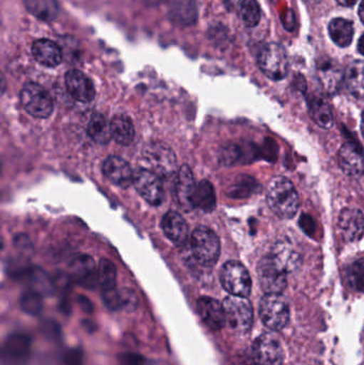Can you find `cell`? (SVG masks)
I'll list each match as a JSON object with an SVG mask.
<instances>
[{
	"instance_id": "6da1fadb",
	"label": "cell",
	"mask_w": 364,
	"mask_h": 365,
	"mask_svg": "<svg viewBox=\"0 0 364 365\" xmlns=\"http://www.w3.org/2000/svg\"><path fill=\"white\" fill-rule=\"evenodd\" d=\"M267 202L271 210L282 219H291L298 212L299 197L294 185L284 177H276L269 182Z\"/></svg>"
},
{
	"instance_id": "7a4b0ae2",
	"label": "cell",
	"mask_w": 364,
	"mask_h": 365,
	"mask_svg": "<svg viewBox=\"0 0 364 365\" xmlns=\"http://www.w3.org/2000/svg\"><path fill=\"white\" fill-rule=\"evenodd\" d=\"M192 255L200 265L212 267L220 255V240L209 227H199L190 236Z\"/></svg>"
},
{
	"instance_id": "3957f363",
	"label": "cell",
	"mask_w": 364,
	"mask_h": 365,
	"mask_svg": "<svg viewBox=\"0 0 364 365\" xmlns=\"http://www.w3.org/2000/svg\"><path fill=\"white\" fill-rule=\"evenodd\" d=\"M263 324L273 331H280L290 322V307L281 294H266L260 302Z\"/></svg>"
},
{
	"instance_id": "277c9868",
	"label": "cell",
	"mask_w": 364,
	"mask_h": 365,
	"mask_svg": "<svg viewBox=\"0 0 364 365\" xmlns=\"http://www.w3.org/2000/svg\"><path fill=\"white\" fill-rule=\"evenodd\" d=\"M258 64L265 76L271 81H281L288 75V53L278 43H269L261 49Z\"/></svg>"
},
{
	"instance_id": "5b68a950",
	"label": "cell",
	"mask_w": 364,
	"mask_h": 365,
	"mask_svg": "<svg viewBox=\"0 0 364 365\" xmlns=\"http://www.w3.org/2000/svg\"><path fill=\"white\" fill-rule=\"evenodd\" d=\"M222 304L229 327L241 334L249 331L254 322V310L249 300L246 297L230 295Z\"/></svg>"
},
{
	"instance_id": "8992f818",
	"label": "cell",
	"mask_w": 364,
	"mask_h": 365,
	"mask_svg": "<svg viewBox=\"0 0 364 365\" xmlns=\"http://www.w3.org/2000/svg\"><path fill=\"white\" fill-rule=\"evenodd\" d=\"M21 106L32 117L46 119L53 110V103L48 92L38 83H26L19 94Z\"/></svg>"
},
{
	"instance_id": "52a82bcc",
	"label": "cell",
	"mask_w": 364,
	"mask_h": 365,
	"mask_svg": "<svg viewBox=\"0 0 364 365\" xmlns=\"http://www.w3.org/2000/svg\"><path fill=\"white\" fill-rule=\"evenodd\" d=\"M220 282L231 295L248 297L251 293L249 272L239 262L230 261L224 264L220 272Z\"/></svg>"
},
{
	"instance_id": "ba28073f",
	"label": "cell",
	"mask_w": 364,
	"mask_h": 365,
	"mask_svg": "<svg viewBox=\"0 0 364 365\" xmlns=\"http://www.w3.org/2000/svg\"><path fill=\"white\" fill-rule=\"evenodd\" d=\"M31 338L24 332H13L2 345V365H27L31 354Z\"/></svg>"
},
{
	"instance_id": "9c48e42d",
	"label": "cell",
	"mask_w": 364,
	"mask_h": 365,
	"mask_svg": "<svg viewBox=\"0 0 364 365\" xmlns=\"http://www.w3.org/2000/svg\"><path fill=\"white\" fill-rule=\"evenodd\" d=\"M261 287L266 294H281L286 289V272L274 261L271 255L263 257L258 264Z\"/></svg>"
},
{
	"instance_id": "30bf717a",
	"label": "cell",
	"mask_w": 364,
	"mask_h": 365,
	"mask_svg": "<svg viewBox=\"0 0 364 365\" xmlns=\"http://www.w3.org/2000/svg\"><path fill=\"white\" fill-rule=\"evenodd\" d=\"M132 184L139 195L147 203L153 206L162 204V200H164V188H162L160 177L155 173L147 170V169H138L134 173Z\"/></svg>"
},
{
	"instance_id": "8fae6325",
	"label": "cell",
	"mask_w": 364,
	"mask_h": 365,
	"mask_svg": "<svg viewBox=\"0 0 364 365\" xmlns=\"http://www.w3.org/2000/svg\"><path fill=\"white\" fill-rule=\"evenodd\" d=\"M254 361L263 365H282L284 354L279 339L273 334H264L254 341L252 346Z\"/></svg>"
},
{
	"instance_id": "7c38bea8",
	"label": "cell",
	"mask_w": 364,
	"mask_h": 365,
	"mask_svg": "<svg viewBox=\"0 0 364 365\" xmlns=\"http://www.w3.org/2000/svg\"><path fill=\"white\" fill-rule=\"evenodd\" d=\"M340 168L350 177H361L364 173V153L360 145L354 141L344 143L338 153Z\"/></svg>"
},
{
	"instance_id": "4fadbf2b",
	"label": "cell",
	"mask_w": 364,
	"mask_h": 365,
	"mask_svg": "<svg viewBox=\"0 0 364 365\" xmlns=\"http://www.w3.org/2000/svg\"><path fill=\"white\" fill-rule=\"evenodd\" d=\"M197 311L203 323L213 331H219L227 324L224 304L214 298L207 296L199 298Z\"/></svg>"
},
{
	"instance_id": "5bb4252c",
	"label": "cell",
	"mask_w": 364,
	"mask_h": 365,
	"mask_svg": "<svg viewBox=\"0 0 364 365\" xmlns=\"http://www.w3.org/2000/svg\"><path fill=\"white\" fill-rule=\"evenodd\" d=\"M71 278L87 289H93L98 283V268L92 257L81 255L73 259L70 265Z\"/></svg>"
},
{
	"instance_id": "9a60e30c",
	"label": "cell",
	"mask_w": 364,
	"mask_h": 365,
	"mask_svg": "<svg viewBox=\"0 0 364 365\" xmlns=\"http://www.w3.org/2000/svg\"><path fill=\"white\" fill-rule=\"evenodd\" d=\"M197 185L194 184V175L189 167L182 166L177 171L175 180V197L177 205L184 210L194 208V195Z\"/></svg>"
},
{
	"instance_id": "2e32d148",
	"label": "cell",
	"mask_w": 364,
	"mask_h": 365,
	"mask_svg": "<svg viewBox=\"0 0 364 365\" xmlns=\"http://www.w3.org/2000/svg\"><path fill=\"white\" fill-rule=\"evenodd\" d=\"M66 86L73 98L80 103H90L95 98V89L91 79L78 70L68 71Z\"/></svg>"
},
{
	"instance_id": "e0dca14e",
	"label": "cell",
	"mask_w": 364,
	"mask_h": 365,
	"mask_svg": "<svg viewBox=\"0 0 364 365\" xmlns=\"http://www.w3.org/2000/svg\"><path fill=\"white\" fill-rule=\"evenodd\" d=\"M318 75L328 93L335 94L341 89L345 74L341 66L331 58H321L318 61Z\"/></svg>"
},
{
	"instance_id": "ac0fdd59",
	"label": "cell",
	"mask_w": 364,
	"mask_h": 365,
	"mask_svg": "<svg viewBox=\"0 0 364 365\" xmlns=\"http://www.w3.org/2000/svg\"><path fill=\"white\" fill-rule=\"evenodd\" d=\"M338 227L344 240L358 242L364 234V215L357 208H345L340 214Z\"/></svg>"
},
{
	"instance_id": "d6986e66",
	"label": "cell",
	"mask_w": 364,
	"mask_h": 365,
	"mask_svg": "<svg viewBox=\"0 0 364 365\" xmlns=\"http://www.w3.org/2000/svg\"><path fill=\"white\" fill-rule=\"evenodd\" d=\"M103 173L113 184L128 188L134 181V173L130 164L123 158L109 156L103 164Z\"/></svg>"
},
{
	"instance_id": "ffe728a7",
	"label": "cell",
	"mask_w": 364,
	"mask_h": 365,
	"mask_svg": "<svg viewBox=\"0 0 364 365\" xmlns=\"http://www.w3.org/2000/svg\"><path fill=\"white\" fill-rule=\"evenodd\" d=\"M147 160L153 167L156 175H171L175 168V156L169 148L160 143H155L147 150Z\"/></svg>"
},
{
	"instance_id": "44dd1931",
	"label": "cell",
	"mask_w": 364,
	"mask_h": 365,
	"mask_svg": "<svg viewBox=\"0 0 364 365\" xmlns=\"http://www.w3.org/2000/svg\"><path fill=\"white\" fill-rule=\"evenodd\" d=\"M162 227L167 237L172 240L175 244L182 246L187 242L189 227L185 219L179 212H167L162 218Z\"/></svg>"
},
{
	"instance_id": "7402d4cb",
	"label": "cell",
	"mask_w": 364,
	"mask_h": 365,
	"mask_svg": "<svg viewBox=\"0 0 364 365\" xmlns=\"http://www.w3.org/2000/svg\"><path fill=\"white\" fill-rule=\"evenodd\" d=\"M32 55L36 62L47 68H55L62 61L61 48L55 42L47 38H42L33 43Z\"/></svg>"
},
{
	"instance_id": "603a6c76",
	"label": "cell",
	"mask_w": 364,
	"mask_h": 365,
	"mask_svg": "<svg viewBox=\"0 0 364 365\" xmlns=\"http://www.w3.org/2000/svg\"><path fill=\"white\" fill-rule=\"evenodd\" d=\"M271 257L286 274L294 272L301 265V255L288 242H277L271 251Z\"/></svg>"
},
{
	"instance_id": "cb8c5ba5",
	"label": "cell",
	"mask_w": 364,
	"mask_h": 365,
	"mask_svg": "<svg viewBox=\"0 0 364 365\" xmlns=\"http://www.w3.org/2000/svg\"><path fill=\"white\" fill-rule=\"evenodd\" d=\"M170 21L177 26H190L198 17L194 0H173L169 8Z\"/></svg>"
},
{
	"instance_id": "d4e9b609",
	"label": "cell",
	"mask_w": 364,
	"mask_h": 365,
	"mask_svg": "<svg viewBox=\"0 0 364 365\" xmlns=\"http://www.w3.org/2000/svg\"><path fill=\"white\" fill-rule=\"evenodd\" d=\"M310 115L313 121L325 130L331 128L333 124V111L326 98L322 96H311L308 98Z\"/></svg>"
},
{
	"instance_id": "484cf974",
	"label": "cell",
	"mask_w": 364,
	"mask_h": 365,
	"mask_svg": "<svg viewBox=\"0 0 364 365\" xmlns=\"http://www.w3.org/2000/svg\"><path fill=\"white\" fill-rule=\"evenodd\" d=\"M111 137L121 145H128L135 138V128L128 115H115L110 122Z\"/></svg>"
},
{
	"instance_id": "4316f807",
	"label": "cell",
	"mask_w": 364,
	"mask_h": 365,
	"mask_svg": "<svg viewBox=\"0 0 364 365\" xmlns=\"http://www.w3.org/2000/svg\"><path fill=\"white\" fill-rule=\"evenodd\" d=\"M331 40L340 47L350 46L354 38V26L348 19H333L328 26Z\"/></svg>"
},
{
	"instance_id": "83f0119b",
	"label": "cell",
	"mask_w": 364,
	"mask_h": 365,
	"mask_svg": "<svg viewBox=\"0 0 364 365\" xmlns=\"http://www.w3.org/2000/svg\"><path fill=\"white\" fill-rule=\"evenodd\" d=\"M346 87L355 98H364V61H354L345 72Z\"/></svg>"
},
{
	"instance_id": "f1b7e54d",
	"label": "cell",
	"mask_w": 364,
	"mask_h": 365,
	"mask_svg": "<svg viewBox=\"0 0 364 365\" xmlns=\"http://www.w3.org/2000/svg\"><path fill=\"white\" fill-rule=\"evenodd\" d=\"M30 14L44 21H51L59 13V6L56 0H24Z\"/></svg>"
},
{
	"instance_id": "f546056e",
	"label": "cell",
	"mask_w": 364,
	"mask_h": 365,
	"mask_svg": "<svg viewBox=\"0 0 364 365\" xmlns=\"http://www.w3.org/2000/svg\"><path fill=\"white\" fill-rule=\"evenodd\" d=\"M88 135L92 140L100 145H106L111 137L110 123L107 122L106 118L102 113H93L87 128Z\"/></svg>"
},
{
	"instance_id": "4dcf8cb0",
	"label": "cell",
	"mask_w": 364,
	"mask_h": 365,
	"mask_svg": "<svg viewBox=\"0 0 364 365\" xmlns=\"http://www.w3.org/2000/svg\"><path fill=\"white\" fill-rule=\"evenodd\" d=\"M194 206L204 212H212L216 207V193L213 185L203 180L196 186L194 195Z\"/></svg>"
},
{
	"instance_id": "1f68e13d",
	"label": "cell",
	"mask_w": 364,
	"mask_h": 365,
	"mask_svg": "<svg viewBox=\"0 0 364 365\" xmlns=\"http://www.w3.org/2000/svg\"><path fill=\"white\" fill-rule=\"evenodd\" d=\"M27 278L31 291L40 294L42 297L43 296L51 295L53 289H55V284L49 278L48 274L41 268H31V269L28 270Z\"/></svg>"
},
{
	"instance_id": "d6a6232c",
	"label": "cell",
	"mask_w": 364,
	"mask_h": 365,
	"mask_svg": "<svg viewBox=\"0 0 364 365\" xmlns=\"http://www.w3.org/2000/svg\"><path fill=\"white\" fill-rule=\"evenodd\" d=\"M237 11L246 27H256L260 23L261 8L256 0H239Z\"/></svg>"
},
{
	"instance_id": "836d02e7",
	"label": "cell",
	"mask_w": 364,
	"mask_h": 365,
	"mask_svg": "<svg viewBox=\"0 0 364 365\" xmlns=\"http://www.w3.org/2000/svg\"><path fill=\"white\" fill-rule=\"evenodd\" d=\"M98 284L102 287V292L117 289V268L109 259H100L98 266Z\"/></svg>"
},
{
	"instance_id": "e575fe53",
	"label": "cell",
	"mask_w": 364,
	"mask_h": 365,
	"mask_svg": "<svg viewBox=\"0 0 364 365\" xmlns=\"http://www.w3.org/2000/svg\"><path fill=\"white\" fill-rule=\"evenodd\" d=\"M19 307L26 314L36 317L43 310L42 296L33 291L26 292L21 296Z\"/></svg>"
},
{
	"instance_id": "d590c367",
	"label": "cell",
	"mask_w": 364,
	"mask_h": 365,
	"mask_svg": "<svg viewBox=\"0 0 364 365\" xmlns=\"http://www.w3.org/2000/svg\"><path fill=\"white\" fill-rule=\"evenodd\" d=\"M348 279L353 289L364 293V259H358L350 266Z\"/></svg>"
},
{
	"instance_id": "8d00e7d4",
	"label": "cell",
	"mask_w": 364,
	"mask_h": 365,
	"mask_svg": "<svg viewBox=\"0 0 364 365\" xmlns=\"http://www.w3.org/2000/svg\"><path fill=\"white\" fill-rule=\"evenodd\" d=\"M120 297H121V310L132 313L138 309V296L135 293L134 289H128V287L120 289Z\"/></svg>"
},
{
	"instance_id": "74e56055",
	"label": "cell",
	"mask_w": 364,
	"mask_h": 365,
	"mask_svg": "<svg viewBox=\"0 0 364 365\" xmlns=\"http://www.w3.org/2000/svg\"><path fill=\"white\" fill-rule=\"evenodd\" d=\"M121 365H147V359L136 353H125L119 356Z\"/></svg>"
},
{
	"instance_id": "f35d334b",
	"label": "cell",
	"mask_w": 364,
	"mask_h": 365,
	"mask_svg": "<svg viewBox=\"0 0 364 365\" xmlns=\"http://www.w3.org/2000/svg\"><path fill=\"white\" fill-rule=\"evenodd\" d=\"M77 302H78L79 308L81 309L83 312L87 313V314H92V313H93V304H92V302H90L87 297H85V296H79Z\"/></svg>"
},
{
	"instance_id": "ab89813d",
	"label": "cell",
	"mask_w": 364,
	"mask_h": 365,
	"mask_svg": "<svg viewBox=\"0 0 364 365\" xmlns=\"http://www.w3.org/2000/svg\"><path fill=\"white\" fill-rule=\"evenodd\" d=\"M337 1L344 6H353L358 0H337Z\"/></svg>"
},
{
	"instance_id": "60d3db41",
	"label": "cell",
	"mask_w": 364,
	"mask_h": 365,
	"mask_svg": "<svg viewBox=\"0 0 364 365\" xmlns=\"http://www.w3.org/2000/svg\"><path fill=\"white\" fill-rule=\"evenodd\" d=\"M358 51L359 53H361V55L364 56V34L363 36H361L360 38H359Z\"/></svg>"
},
{
	"instance_id": "b9f144b4",
	"label": "cell",
	"mask_w": 364,
	"mask_h": 365,
	"mask_svg": "<svg viewBox=\"0 0 364 365\" xmlns=\"http://www.w3.org/2000/svg\"><path fill=\"white\" fill-rule=\"evenodd\" d=\"M359 16H360L361 21L364 24V0L361 1L360 6H359Z\"/></svg>"
},
{
	"instance_id": "7bdbcfd3",
	"label": "cell",
	"mask_w": 364,
	"mask_h": 365,
	"mask_svg": "<svg viewBox=\"0 0 364 365\" xmlns=\"http://www.w3.org/2000/svg\"><path fill=\"white\" fill-rule=\"evenodd\" d=\"M303 1H305L306 4H311V6H313V4H320L322 0H303Z\"/></svg>"
},
{
	"instance_id": "ee69618b",
	"label": "cell",
	"mask_w": 364,
	"mask_h": 365,
	"mask_svg": "<svg viewBox=\"0 0 364 365\" xmlns=\"http://www.w3.org/2000/svg\"><path fill=\"white\" fill-rule=\"evenodd\" d=\"M147 365H166L164 364V362H160V361H151V362H147Z\"/></svg>"
},
{
	"instance_id": "f6af8a7d",
	"label": "cell",
	"mask_w": 364,
	"mask_h": 365,
	"mask_svg": "<svg viewBox=\"0 0 364 365\" xmlns=\"http://www.w3.org/2000/svg\"><path fill=\"white\" fill-rule=\"evenodd\" d=\"M361 130H363V134L364 136V111L363 113V123H361Z\"/></svg>"
},
{
	"instance_id": "bcb514c9",
	"label": "cell",
	"mask_w": 364,
	"mask_h": 365,
	"mask_svg": "<svg viewBox=\"0 0 364 365\" xmlns=\"http://www.w3.org/2000/svg\"><path fill=\"white\" fill-rule=\"evenodd\" d=\"M250 365H263V364H260V362L254 361V362H252V364Z\"/></svg>"
}]
</instances>
